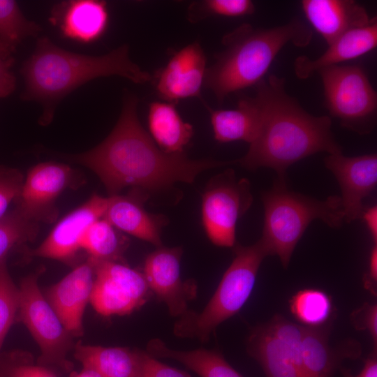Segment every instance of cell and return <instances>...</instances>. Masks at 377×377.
Listing matches in <instances>:
<instances>
[{
	"mask_svg": "<svg viewBox=\"0 0 377 377\" xmlns=\"http://www.w3.org/2000/svg\"><path fill=\"white\" fill-rule=\"evenodd\" d=\"M350 320L357 330H367L374 342V348L377 346V305L366 302L351 313Z\"/></svg>",
	"mask_w": 377,
	"mask_h": 377,
	"instance_id": "37",
	"label": "cell"
},
{
	"mask_svg": "<svg viewBox=\"0 0 377 377\" xmlns=\"http://www.w3.org/2000/svg\"><path fill=\"white\" fill-rule=\"evenodd\" d=\"M364 287L374 295H376L377 286V246L375 244L371 249L369 268L364 276Z\"/></svg>",
	"mask_w": 377,
	"mask_h": 377,
	"instance_id": "38",
	"label": "cell"
},
{
	"mask_svg": "<svg viewBox=\"0 0 377 377\" xmlns=\"http://www.w3.org/2000/svg\"><path fill=\"white\" fill-rule=\"evenodd\" d=\"M261 200L264 223L260 239L269 255H276L284 268L313 220L320 219L332 228H340L344 222L339 196L313 198L289 190L286 180L276 179L270 189L262 193Z\"/></svg>",
	"mask_w": 377,
	"mask_h": 377,
	"instance_id": "5",
	"label": "cell"
},
{
	"mask_svg": "<svg viewBox=\"0 0 377 377\" xmlns=\"http://www.w3.org/2000/svg\"><path fill=\"white\" fill-rule=\"evenodd\" d=\"M324 163L339 184L344 221L360 219L364 209L362 201L376 187L377 155L348 157L340 152L329 154Z\"/></svg>",
	"mask_w": 377,
	"mask_h": 377,
	"instance_id": "15",
	"label": "cell"
},
{
	"mask_svg": "<svg viewBox=\"0 0 377 377\" xmlns=\"http://www.w3.org/2000/svg\"><path fill=\"white\" fill-rule=\"evenodd\" d=\"M146 351L156 358L176 360L200 377H243L216 349L177 350L170 348L161 339H153L149 341Z\"/></svg>",
	"mask_w": 377,
	"mask_h": 377,
	"instance_id": "26",
	"label": "cell"
},
{
	"mask_svg": "<svg viewBox=\"0 0 377 377\" xmlns=\"http://www.w3.org/2000/svg\"><path fill=\"white\" fill-rule=\"evenodd\" d=\"M303 325L281 315L254 327L246 341L248 353L266 377H304L300 345Z\"/></svg>",
	"mask_w": 377,
	"mask_h": 377,
	"instance_id": "10",
	"label": "cell"
},
{
	"mask_svg": "<svg viewBox=\"0 0 377 377\" xmlns=\"http://www.w3.org/2000/svg\"><path fill=\"white\" fill-rule=\"evenodd\" d=\"M343 377H377V353L376 350L364 360V364L361 371L356 376L351 374L350 370L344 367L339 368Z\"/></svg>",
	"mask_w": 377,
	"mask_h": 377,
	"instance_id": "39",
	"label": "cell"
},
{
	"mask_svg": "<svg viewBox=\"0 0 377 377\" xmlns=\"http://www.w3.org/2000/svg\"><path fill=\"white\" fill-rule=\"evenodd\" d=\"M206 107L216 141L226 143L242 140L251 144L255 140L261 121L260 105L256 95L239 98L233 109Z\"/></svg>",
	"mask_w": 377,
	"mask_h": 377,
	"instance_id": "23",
	"label": "cell"
},
{
	"mask_svg": "<svg viewBox=\"0 0 377 377\" xmlns=\"http://www.w3.org/2000/svg\"><path fill=\"white\" fill-rule=\"evenodd\" d=\"M182 251L181 246L157 247L147 256L142 272L151 293L178 318L188 312V302L195 298L198 290L194 279L182 280Z\"/></svg>",
	"mask_w": 377,
	"mask_h": 377,
	"instance_id": "12",
	"label": "cell"
},
{
	"mask_svg": "<svg viewBox=\"0 0 377 377\" xmlns=\"http://www.w3.org/2000/svg\"><path fill=\"white\" fill-rule=\"evenodd\" d=\"M94 279V262L88 257L84 263L50 286L44 295L73 337L83 334V315L90 301Z\"/></svg>",
	"mask_w": 377,
	"mask_h": 377,
	"instance_id": "17",
	"label": "cell"
},
{
	"mask_svg": "<svg viewBox=\"0 0 377 377\" xmlns=\"http://www.w3.org/2000/svg\"><path fill=\"white\" fill-rule=\"evenodd\" d=\"M255 12L249 0H204L195 1L188 9V18L196 22L209 17H239Z\"/></svg>",
	"mask_w": 377,
	"mask_h": 377,
	"instance_id": "31",
	"label": "cell"
},
{
	"mask_svg": "<svg viewBox=\"0 0 377 377\" xmlns=\"http://www.w3.org/2000/svg\"><path fill=\"white\" fill-rule=\"evenodd\" d=\"M311 29L301 20L272 28H254L243 24L223 37L224 50L207 68L204 86L221 103L231 93L256 86L267 73L280 50L288 43L309 45Z\"/></svg>",
	"mask_w": 377,
	"mask_h": 377,
	"instance_id": "4",
	"label": "cell"
},
{
	"mask_svg": "<svg viewBox=\"0 0 377 377\" xmlns=\"http://www.w3.org/2000/svg\"><path fill=\"white\" fill-rule=\"evenodd\" d=\"M138 355L141 377H191L188 372L161 362L146 350L138 349Z\"/></svg>",
	"mask_w": 377,
	"mask_h": 377,
	"instance_id": "35",
	"label": "cell"
},
{
	"mask_svg": "<svg viewBox=\"0 0 377 377\" xmlns=\"http://www.w3.org/2000/svg\"><path fill=\"white\" fill-rule=\"evenodd\" d=\"M320 75L325 106L342 126L360 134L374 128L377 94L363 69L355 65H334L317 71Z\"/></svg>",
	"mask_w": 377,
	"mask_h": 377,
	"instance_id": "8",
	"label": "cell"
},
{
	"mask_svg": "<svg viewBox=\"0 0 377 377\" xmlns=\"http://www.w3.org/2000/svg\"><path fill=\"white\" fill-rule=\"evenodd\" d=\"M207 58L201 45L192 43L175 52L153 76L155 90L164 101L200 98L207 72Z\"/></svg>",
	"mask_w": 377,
	"mask_h": 377,
	"instance_id": "16",
	"label": "cell"
},
{
	"mask_svg": "<svg viewBox=\"0 0 377 377\" xmlns=\"http://www.w3.org/2000/svg\"><path fill=\"white\" fill-rule=\"evenodd\" d=\"M330 325L303 326L300 351L304 377H333L345 359H356L361 349L357 341H348L333 348L329 343Z\"/></svg>",
	"mask_w": 377,
	"mask_h": 377,
	"instance_id": "20",
	"label": "cell"
},
{
	"mask_svg": "<svg viewBox=\"0 0 377 377\" xmlns=\"http://www.w3.org/2000/svg\"><path fill=\"white\" fill-rule=\"evenodd\" d=\"M75 171L68 165L45 162L31 168L26 177L20 197L15 204L39 223L56 220V200L66 188L76 184Z\"/></svg>",
	"mask_w": 377,
	"mask_h": 377,
	"instance_id": "13",
	"label": "cell"
},
{
	"mask_svg": "<svg viewBox=\"0 0 377 377\" xmlns=\"http://www.w3.org/2000/svg\"><path fill=\"white\" fill-rule=\"evenodd\" d=\"M70 377H101V376L97 372H96L95 371L92 369L83 368V369L80 372L74 373L72 375H71Z\"/></svg>",
	"mask_w": 377,
	"mask_h": 377,
	"instance_id": "41",
	"label": "cell"
},
{
	"mask_svg": "<svg viewBox=\"0 0 377 377\" xmlns=\"http://www.w3.org/2000/svg\"><path fill=\"white\" fill-rule=\"evenodd\" d=\"M293 315L303 326L320 327L329 323L334 311L331 297L323 290L303 289L290 300Z\"/></svg>",
	"mask_w": 377,
	"mask_h": 377,
	"instance_id": "29",
	"label": "cell"
},
{
	"mask_svg": "<svg viewBox=\"0 0 377 377\" xmlns=\"http://www.w3.org/2000/svg\"><path fill=\"white\" fill-rule=\"evenodd\" d=\"M40 223L29 216L19 205L0 219V263L8 256L36 237Z\"/></svg>",
	"mask_w": 377,
	"mask_h": 377,
	"instance_id": "28",
	"label": "cell"
},
{
	"mask_svg": "<svg viewBox=\"0 0 377 377\" xmlns=\"http://www.w3.org/2000/svg\"><path fill=\"white\" fill-rule=\"evenodd\" d=\"M137 106L138 98L128 94L108 136L93 149L69 157L95 172L109 196L128 186L149 193L176 182L191 184L206 170L237 163V160H193L185 153H165L140 124Z\"/></svg>",
	"mask_w": 377,
	"mask_h": 377,
	"instance_id": "1",
	"label": "cell"
},
{
	"mask_svg": "<svg viewBox=\"0 0 377 377\" xmlns=\"http://www.w3.org/2000/svg\"><path fill=\"white\" fill-rule=\"evenodd\" d=\"M18 308L19 288L9 274L5 260L0 263V354L6 336L17 322Z\"/></svg>",
	"mask_w": 377,
	"mask_h": 377,
	"instance_id": "32",
	"label": "cell"
},
{
	"mask_svg": "<svg viewBox=\"0 0 377 377\" xmlns=\"http://www.w3.org/2000/svg\"><path fill=\"white\" fill-rule=\"evenodd\" d=\"M232 248L233 260L213 296L200 312L188 310L179 318L173 327L176 336L206 343L216 328L238 313L246 302L260 266L269 255L260 239L251 246L235 244Z\"/></svg>",
	"mask_w": 377,
	"mask_h": 377,
	"instance_id": "6",
	"label": "cell"
},
{
	"mask_svg": "<svg viewBox=\"0 0 377 377\" xmlns=\"http://www.w3.org/2000/svg\"><path fill=\"white\" fill-rule=\"evenodd\" d=\"M377 46V20L374 17L368 24L346 32L328 45L325 52L316 59L300 56L295 59V72L297 77L306 79L320 69L357 59Z\"/></svg>",
	"mask_w": 377,
	"mask_h": 377,
	"instance_id": "22",
	"label": "cell"
},
{
	"mask_svg": "<svg viewBox=\"0 0 377 377\" xmlns=\"http://www.w3.org/2000/svg\"><path fill=\"white\" fill-rule=\"evenodd\" d=\"M252 202L250 182L237 179L233 170L228 169L210 179L202 197V222L214 245L235 246L237 223Z\"/></svg>",
	"mask_w": 377,
	"mask_h": 377,
	"instance_id": "9",
	"label": "cell"
},
{
	"mask_svg": "<svg viewBox=\"0 0 377 377\" xmlns=\"http://www.w3.org/2000/svg\"><path fill=\"white\" fill-rule=\"evenodd\" d=\"M361 218L365 222L367 227L370 232L374 242L376 244L377 242V206L373 205L364 209Z\"/></svg>",
	"mask_w": 377,
	"mask_h": 377,
	"instance_id": "40",
	"label": "cell"
},
{
	"mask_svg": "<svg viewBox=\"0 0 377 377\" xmlns=\"http://www.w3.org/2000/svg\"><path fill=\"white\" fill-rule=\"evenodd\" d=\"M93 260L95 279L89 302L98 313L127 315L149 300L152 293L142 272L124 263Z\"/></svg>",
	"mask_w": 377,
	"mask_h": 377,
	"instance_id": "11",
	"label": "cell"
},
{
	"mask_svg": "<svg viewBox=\"0 0 377 377\" xmlns=\"http://www.w3.org/2000/svg\"><path fill=\"white\" fill-rule=\"evenodd\" d=\"M261 121L255 140L237 163L249 170H274L286 180L288 168L318 152H341L329 116H314L286 91L285 80L272 75L256 85Z\"/></svg>",
	"mask_w": 377,
	"mask_h": 377,
	"instance_id": "2",
	"label": "cell"
},
{
	"mask_svg": "<svg viewBox=\"0 0 377 377\" xmlns=\"http://www.w3.org/2000/svg\"><path fill=\"white\" fill-rule=\"evenodd\" d=\"M41 28L25 17L17 2L0 0V39L15 51L25 38L37 36Z\"/></svg>",
	"mask_w": 377,
	"mask_h": 377,
	"instance_id": "30",
	"label": "cell"
},
{
	"mask_svg": "<svg viewBox=\"0 0 377 377\" xmlns=\"http://www.w3.org/2000/svg\"><path fill=\"white\" fill-rule=\"evenodd\" d=\"M128 240L121 231L103 218L89 225L80 240V249L96 261L123 262Z\"/></svg>",
	"mask_w": 377,
	"mask_h": 377,
	"instance_id": "27",
	"label": "cell"
},
{
	"mask_svg": "<svg viewBox=\"0 0 377 377\" xmlns=\"http://www.w3.org/2000/svg\"><path fill=\"white\" fill-rule=\"evenodd\" d=\"M25 87L22 98L41 104L39 121L48 124L59 101L77 87L100 77L117 75L135 83L153 80V75L133 62L123 45L101 56L64 50L47 37L38 39L36 48L21 69Z\"/></svg>",
	"mask_w": 377,
	"mask_h": 377,
	"instance_id": "3",
	"label": "cell"
},
{
	"mask_svg": "<svg viewBox=\"0 0 377 377\" xmlns=\"http://www.w3.org/2000/svg\"><path fill=\"white\" fill-rule=\"evenodd\" d=\"M108 197L93 195L86 202L60 220L46 239L36 249L24 250L28 257L54 259L70 265L80 249V240L87 227L103 217Z\"/></svg>",
	"mask_w": 377,
	"mask_h": 377,
	"instance_id": "14",
	"label": "cell"
},
{
	"mask_svg": "<svg viewBox=\"0 0 377 377\" xmlns=\"http://www.w3.org/2000/svg\"><path fill=\"white\" fill-rule=\"evenodd\" d=\"M73 355L83 368L95 371L101 377H141L137 348L78 342L75 345Z\"/></svg>",
	"mask_w": 377,
	"mask_h": 377,
	"instance_id": "25",
	"label": "cell"
},
{
	"mask_svg": "<svg viewBox=\"0 0 377 377\" xmlns=\"http://www.w3.org/2000/svg\"><path fill=\"white\" fill-rule=\"evenodd\" d=\"M0 377H58L54 370L34 362L32 355L20 350L0 354Z\"/></svg>",
	"mask_w": 377,
	"mask_h": 377,
	"instance_id": "33",
	"label": "cell"
},
{
	"mask_svg": "<svg viewBox=\"0 0 377 377\" xmlns=\"http://www.w3.org/2000/svg\"><path fill=\"white\" fill-rule=\"evenodd\" d=\"M24 181L20 170L0 165V219L6 214L10 205L20 197Z\"/></svg>",
	"mask_w": 377,
	"mask_h": 377,
	"instance_id": "34",
	"label": "cell"
},
{
	"mask_svg": "<svg viewBox=\"0 0 377 377\" xmlns=\"http://www.w3.org/2000/svg\"><path fill=\"white\" fill-rule=\"evenodd\" d=\"M305 17L327 45L350 29L370 23L365 8L353 0H303Z\"/></svg>",
	"mask_w": 377,
	"mask_h": 377,
	"instance_id": "21",
	"label": "cell"
},
{
	"mask_svg": "<svg viewBox=\"0 0 377 377\" xmlns=\"http://www.w3.org/2000/svg\"><path fill=\"white\" fill-rule=\"evenodd\" d=\"M147 124L150 136L165 153H184L185 147L193 135L191 124L185 121L175 103L155 101L149 105Z\"/></svg>",
	"mask_w": 377,
	"mask_h": 377,
	"instance_id": "24",
	"label": "cell"
},
{
	"mask_svg": "<svg viewBox=\"0 0 377 377\" xmlns=\"http://www.w3.org/2000/svg\"><path fill=\"white\" fill-rule=\"evenodd\" d=\"M14 50L0 39V98H5L15 89L16 78L11 71Z\"/></svg>",
	"mask_w": 377,
	"mask_h": 377,
	"instance_id": "36",
	"label": "cell"
},
{
	"mask_svg": "<svg viewBox=\"0 0 377 377\" xmlns=\"http://www.w3.org/2000/svg\"><path fill=\"white\" fill-rule=\"evenodd\" d=\"M149 193L133 188L127 195L109 196L103 219L121 232L159 247L161 229L168 222L165 216L149 213L144 208Z\"/></svg>",
	"mask_w": 377,
	"mask_h": 377,
	"instance_id": "18",
	"label": "cell"
},
{
	"mask_svg": "<svg viewBox=\"0 0 377 377\" xmlns=\"http://www.w3.org/2000/svg\"><path fill=\"white\" fill-rule=\"evenodd\" d=\"M50 21L64 37L89 43L99 39L105 32L109 13L104 1H64L54 6Z\"/></svg>",
	"mask_w": 377,
	"mask_h": 377,
	"instance_id": "19",
	"label": "cell"
},
{
	"mask_svg": "<svg viewBox=\"0 0 377 377\" xmlns=\"http://www.w3.org/2000/svg\"><path fill=\"white\" fill-rule=\"evenodd\" d=\"M42 272L26 276L18 286L17 322L27 327L40 348V355L36 363L69 373L73 364L67 359V355L74 349L73 337L40 290L38 281Z\"/></svg>",
	"mask_w": 377,
	"mask_h": 377,
	"instance_id": "7",
	"label": "cell"
}]
</instances>
